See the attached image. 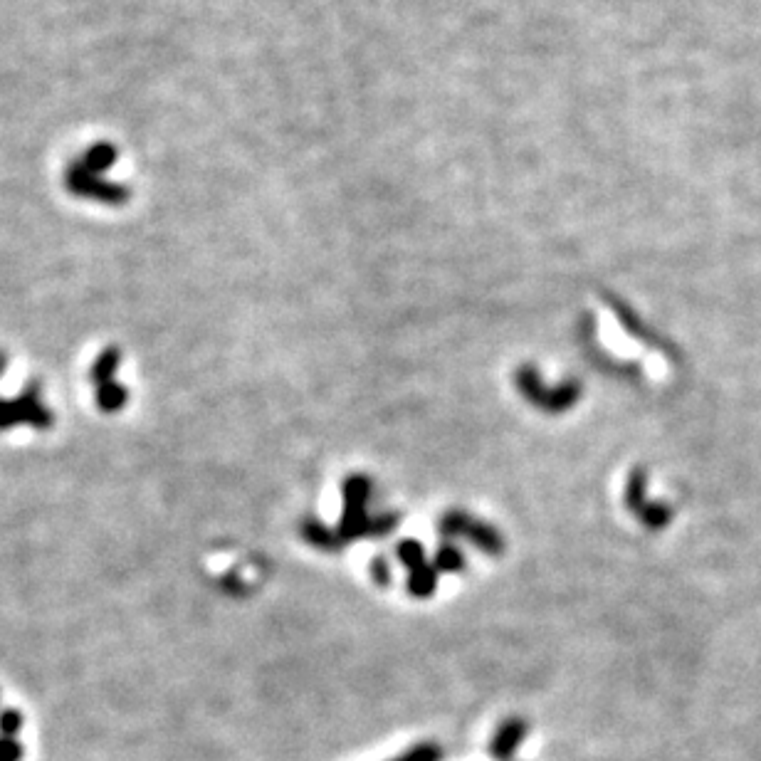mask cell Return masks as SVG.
Segmentation results:
<instances>
[{
  "label": "cell",
  "mask_w": 761,
  "mask_h": 761,
  "mask_svg": "<svg viewBox=\"0 0 761 761\" xmlns=\"http://www.w3.org/2000/svg\"><path fill=\"white\" fill-rule=\"evenodd\" d=\"M119 361H122V354H119L117 346H107V349L94 359L92 369H89V379L94 381V386L114 381V374H117L119 369Z\"/></svg>",
  "instance_id": "4"
},
{
  "label": "cell",
  "mask_w": 761,
  "mask_h": 761,
  "mask_svg": "<svg viewBox=\"0 0 761 761\" xmlns=\"http://www.w3.org/2000/svg\"><path fill=\"white\" fill-rule=\"evenodd\" d=\"M5 364H8V361H5V356L0 354V374H3V371H5Z\"/></svg>",
  "instance_id": "9"
},
{
  "label": "cell",
  "mask_w": 761,
  "mask_h": 761,
  "mask_svg": "<svg viewBox=\"0 0 761 761\" xmlns=\"http://www.w3.org/2000/svg\"><path fill=\"white\" fill-rule=\"evenodd\" d=\"M524 737H527V724L517 717L507 719V722L497 729L495 739H492V757L497 761H512L514 752H517L519 744L524 742Z\"/></svg>",
  "instance_id": "2"
},
{
  "label": "cell",
  "mask_w": 761,
  "mask_h": 761,
  "mask_svg": "<svg viewBox=\"0 0 761 761\" xmlns=\"http://www.w3.org/2000/svg\"><path fill=\"white\" fill-rule=\"evenodd\" d=\"M15 406H18L20 423L30 425V428L35 430H47L52 425V421H55V418H52V411L45 406L43 396H40L38 386L25 388V391L15 398Z\"/></svg>",
  "instance_id": "1"
},
{
  "label": "cell",
  "mask_w": 761,
  "mask_h": 761,
  "mask_svg": "<svg viewBox=\"0 0 761 761\" xmlns=\"http://www.w3.org/2000/svg\"><path fill=\"white\" fill-rule=\"evenodd\" d=\"M94 398H97L99 411L117 413V411H122L124 406H127L129 391L122 386V383L107 381V383H99L97 391H94Z\"/></svg>",
  "instance_id": "3"
},
{
  "label": "cell",
  "mask_w": 761,
  "mask_h": 761,
  "mask_svg": "<svg viewBox=\"0 0 761 761\" xmlns=\"http://www.w3.org/2000/svg\"><path fill=\"white\" fill-rule=\"evenodd\" d=\"M440 757H443V752H440L438 744H418V747H413L411 752L401 754L398 759L393 761H440Z\"/></svg>",
  "instance_id": "5"
},
{
  "label": "cell",
  "mask_w": 761,
  "mask_h": 761,
  "mask_svg": "<svg viewBox=\"0 0 761 761\" xmlns=\"http://www.w3.org/2000/svg\"><path fill=\"white\" fill-rule=\"evenodd\" d=\"M0 761H23V744L13 737H0Z\"/></svg>",
  "instance_id": "7"
},
{
  "label": "cell",
  "mask_w": 761,
  "mask_h": 761,
  "mask_svg": "<svg viewBox=\"0 0 761 761\" xmlns=\"http://www.w3.org/2000/svg\"><path fill=\"white\" fill-rule=\"evenodd\" d=\"M23 729V715L18 710H3L0 712V737H18Z\"/></svg>",
  "instance_id": "6"
},
{
  "label": "cell",
  "mask_w": 761,
  "mask_h": 761,
  "mask_svg": "<svg viewBox=\"0 0 761 761\" xmlns=\"http://www.w3.org/2000/svg\"><path fill=\"white\" fill-rule=\"evenodd\" d=\"M15 425H20V416H18V406H15V398H13V401H3V398H0V430L15 428Z\"/></svg>",
  "instance_id": "8"
}]
</instances>
